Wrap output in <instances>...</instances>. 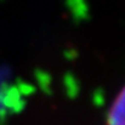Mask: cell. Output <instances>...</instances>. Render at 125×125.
I'll use <instances>...</instances> for the list:
<instances>
[{"mask_svg":"<svg viewBox=\"0 0 125 125\" xmlns=\"http://www.w3.org/2000/svg\"><path fill=\"white\" fill-rule=\"evenodd\" d=\"M106 125H125V85L120 89L109 107Z\"/></svg>","mask_w":125,"mask_h":125,"instance_id":"1","label":"cell"}]
</instances>
